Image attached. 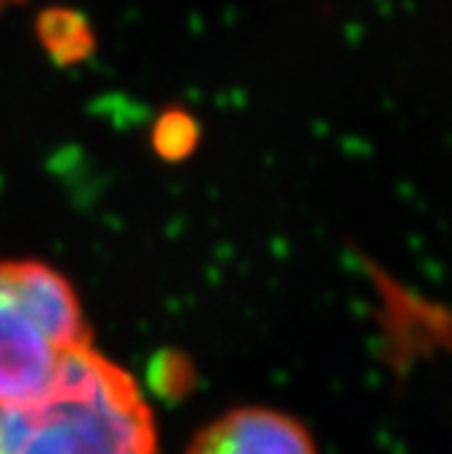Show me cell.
<instances>
[{
    "label": "cell",
    "instance_id": "cell-1",
    "mask_svg": "<svg viewBox=\"0 0 452 454\" xmlns=\"http://www.w3.org/2000/svg\"><path fill=\"white\" fill-rule=\"evenodd\" d=\"M0 454H155L139 384L91 348L41 400L0 414Z\"/></svg>",
    "mask_w": 452,
    "mask_h": 454
},
{
    "label": "cell",
    "instance_id": "cell-2",
    "mask_svg": "<svg viewBox=\"0 0 452 454\" xmlns=\"http://www.w3.org/2000/svg\"><path fill=\"white\" fill-rule=\"evenodd\" d=\"M93 348L74 286L41 262H0V414L50 395Z\"/></svg>",
    "mask_w": 452,
    "mask_h": 454
},
{
    "label": "cell",
    "instance_id": "cell-3",
    "mask_svg": "<svg viewBox=\"0 0 452 454\" xmlns=\"http://www.w3.org/2000/svg\"><path fill=\"white\" fill-rule=\"evenodd\" d=\"M186 454H319L311 430L278 408H234L204 427Z\"/></svg>",
    "mask_w": 452,
    "mask_h": 454
},
{
    "label": "cell",
    "instance_id": "cell-4",
    "mask_svg": "<svg viewBox=\"0 0 452 454\" xmlns=\"http://www.w3.org/2000/svg\"><path fill=\"white\" fill-rule=\"evenodd\" d=\"M194 142V126L183 114H172L161 122L155 145L163 155H183Z\"/></svg>",
    "mask_w": 452,
    "mask_h": 454
}]
</instances>
